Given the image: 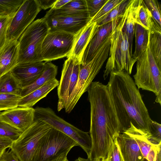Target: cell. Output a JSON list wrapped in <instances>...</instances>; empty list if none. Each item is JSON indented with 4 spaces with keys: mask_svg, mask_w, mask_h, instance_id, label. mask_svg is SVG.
Returning <instances> with one entry per match:
<instances>
[{
    "mask_svg": "<svg viewBox=\"0 0 161 161\" xmlns=\"http://www.w3.org/2000/svg\"><path fill=\"white\" fill-rule=\"evenodd\" d=\"M90 105V161H106L113 141L120 133L119 123L107 85L92 82L88 88Z\"/></svg>",
    "mask_w": 161,
    "mask_h": 161,
    "instance_id": "1",
    "label": "cell"
},
{
    "mask_svg": "<svg viewBox=\"0 0 161 161\" xmlns=\"http://www.w3.org/2000/svg\"><path fill=\"white\" fill-rule=\"evenodd\" d=\"M119 123L121 132L130 123L144 133L150 136L152 119L139 89L130 75L124 71H113L107 84Z\"/></svg>",
    "mask_w": 161,
    "mask_h": 161,
    "instance_id": "2",
    "label": "cell"
},
{
    "mask_svg": "<svg viewBox=\"0 0 161 161\" xmlns=\"http://www.w3.org/2000/svg\"><path fill=\"white\" fill-rule=\"evenodd\" d=\"M122 25L121 19L112 31L109 57L103 75L104 80L113 71H124L130 75L137 60L131 55L127 36L122 30Z\"/></svg>",
    "mask_w": 161,
    "mask_h": 161,
    "instance_id": "3",
    "label": "cell"
},
{
    "mask_svg": "<svg viewBox=\"0 0 161 161\" xmlns=\"http://www.w3.org/2000/svg\"><path fill=\"white\" fill-rule=\"evenodd\" d=\"M49 30L44 17L33 21L27 27L18 40V64L43 62L42 45Z\"/></svg>",
    "mask_w": 161,
    "mask_h": 161,
    "instance_id": "4",
    "label": "cell"
},
{
    "mask_svg": "<svg viewBox=\"0 0 161 161\" xmlns=\"http://www.w3.org/2000/svg\"><path fill=\"white\" fill-rule=\"evenodd\" d=\"M111 36V33L102 42L91 61L85 65L80 64L77 84L66 112L69 113L72 111L82 95L87 91L108 58Z\"/></svg>",
    "mask_w": 161,
    "mask_h": 161,
    "instance_id": "5",
    "label": "cell"
},
{
    "mask_svg": "<svg viewBox=\"0 0 161 161\" xmlns=\"http://www.w3.org/2000/svg\"><path fill=\"white\" fill-rule=\"evenodd\" d=\"M134 82L139 89L153 92L155 102L161 104V68L157 64L148 46L137 59Z\"/></svg>",
    "mask_w": 161,
    "mask_h": 161,
    "instance_id": "6",
    "label": "cell"
},
{
    "mask_svg": "<svg viewBox=\"0 0 161 161\" xmlns=\"http://www.w3.org/2000/svg\"><path fill=\"white\" fill-rule=\"evenodd\" d=\"M34 109V120L42 121L66 135L75 141L88 157L91 149V140L88 132L81 130L66 121L49 107H37Z\"/></svg>",
    "mask_w": 161,
    "mask_h": 161,
    "instance_id": "7",
    "label": "cell"
},
{
    "mask_svg": "<svg viewBox=\"0 0 161 161\" xmlns=\"http://www.w3.org/2000/svg\"><path fill=\"white\" fill-rule=\"evenodd\" d=\"M52 127L40 120H34L32 124L13 142L10 148L20 161H32L42 138Z\"/></svg>",
    "mask_w": 161,
    "mask_h": 161,
    "instance_id": "8",
    "label": "cell"
},
{
    "mask_svg": "<svg viewBox=\"0 0 161 161\" xmlns=\"http://www.w3.org/2000/svg\"><path fill=\"white\" fill-rule=\"evenodd\" d=\"M76 146L75 141L52 127L41 139L32 161H51Z\"/></svg>",
    "mask_w": 161,
    "mask_h": 161,
    "instance_id": "9",
    "label": "cell"
},
{
    "mask_svg": "<svg viewBox=\"0 0 161 161\" xmlns=\"http://www.w3.org/2000/svg\"><path fill=\"white\" fill-rule=\"evenodd\" d=\"M63 65L61 75L58 86V110L67 108L75 90L80 70V62L77 58L70 56Z\"/></svg>",
    "mask_w": 161,
    "mask_h": 161,
    "instance_id": "10",
    "label": "cell"
},
{
    "mask_svg": "<svg viewBox=\"0 0 161 161\" xmlns=\"http://www.w3.org/2000/svg\"><path fill=\"white\" fill-rule=\"evenodd\" d=\"M75 36L61 31L49 32L42 43V61L50 62L68 57L74 44Z\"/></svg>",
    "mask_w": 161,
    "mask_h": 161,
    "instance_id": "11",
    "label": "cell"
},
{
    "mask_svg": "<svg viewBox=\"0 0 161 161\" xmlns=\"http://www.w3.org/2000/svg\"><path fill=\"white\" fill-rule=\"evenodd\" d=\"M41 9L36 0H24L10 23L6 42L18 40Z\"/></svg>",
    "mask_w": 161,
    "mask_h": 161,
    "instance_id": "12",
    "label": "cell"
},
{
    "mask_svg": "<svg viewBox=\"0 0 161 161\" xmlns=\"http://www.w3.org/2000/svg\"><path fill=\"white\" fill-rule=\"evenodd\" d=\"M44 18L49 28V32L61 31L76 35L92 19L87 11L80 13L55 15L47 12Z\"/></svg>",
    "mask_w": 161,
    "mask_h": 161,
    "instance_id": "13",
    "label": "cell"
},
{
    "mask_svg": "<svg viewBox=\"0 0 161 161\" xmlns=\"http://www.w3.org/2000/svg\"><path fill=\"white\" fill-rule=\"evenodd\" d=\"M35 109L18 107L0 112V120L23 132L33 123Z\"/></svg>",
    "mask_w": 161,
    "mask_h": 161,
    "instance_id": "14",
    "label": "cell"
},
{
    "mask_svg": "<svg viewBox=\"0 0 161 161\" xmlns=\"http://www.w3.org/2000/svg\"><path fill=\"white\" fill-rule=\"evenodd\" d=\"M121 18L100 26L97 25L84 53L81 64L85 65L92 60L102 42L116 26Z\"/></svg>",
    "mask_w": 161,
    "mask_h": 161,
    "instance_id": "15",
    "label": "cell"
},
{
    "mask_svg": "<svg viewBox=\"0 0 161 161\" xmlns=\"http://www.w3.org/2000/svg\"><path fill=\"white\" fill-rule=\"evenodd\" d=\"M130 125V127L124 132L135 140L144 158L148 161H161V144L159 145L153 144L143 133L135 127L131 123Z\"/></svg>",
    "mask_w": 161,
    "mask_h": 161,
    "instance_id": "16",
    "label": "cell"
},
{
    "mask_svg": "<svg viewBox=\"0 0 161 161\" xmlns=\"http://www.w3.org/2000/svg\"><path fill=\"white\" fill-rule=\"evenodd\" d=\"M45 63L40 62L18 64L11 72L23 87L33 83L41 75Z\"/></svg>",
    "mask_w": 161,
    "mask_h": 161,
    "instance_id": "17",
    "label": "cell"
},
{
    "mask_svg": "<svg viewBox=\"0 0 161 161\" xmlns=\"http://www.w3.org/2000/svg\"><path fill=\"white\" fill-rule=\"evenodd\" d=\"M18 40L6 42L0 51V77L11 71L18 64Z\"/></svg>",
    "mask_w": 161,
    "mask_h": 161,
    "instance_id": "18",
    "label": "cell"
},
{
    "mask_svg": "<svg viewBox=\"0 0 161 161\" xmlns=\"http://www.w3.org/2000/svg\"><path fill=\"white\" fill-rule=\"evenodd\" d=\"M117 139L124 161H142L144 157L133 137L123 132L119 134Z\"/></svg>",
    "mask_w": 161,
    "mask_h": 161,
    "instance_id": "19",
    "label": "cell"
},
{
    "mask_svg": "<svg viewBox=\"0 0 161 161\" xmlns=\"http://www.w3.org/2000/svg\"><path fill=\"white\" fill-rule=\"evenodd\" d=\"M142 0H130L121 19L123 22L122 30L126 35L129 44L130 51L133 57L132 42L135 25L136 9Z\"/></svg>",
    "mask_w": 161,
    "mask_h": 161,
    "instance_id": "20",
    "label": "cell"
},
{
    "mask_svg": "<svg viewBox=\"0 0 161 161\" xmlns=\"http://www.w3.org/2000/svg\"><path fill=\"white\" fill-rule=\"evenodd\" d=\"M97 26L95 22L88 23L75 35L73 47L68 57L73 56L78 59L81 63L85 50Z\"/></svg>",
    "mask_w": 161,
    "mask_h": 161,
    "instance_id": "21",
    "label": "cell"
},
{
    "mask_svg": "<svg viewBox=\"0 0 161 161\" xmlns=\"http://www.w3.org/2000/svg\"><path fill=\"white\" fill-rule=\"evenodd\" d=\"M59 81L56 78L51 80L43 86L20 99L18 107L32 108L37 102L45 97L52 90L58 86Z\"/></svg>",
    "mask_w": 161,
    "mask_h": 161,
    "instance_id": "22",
    "label": "cell"
},
{
    "mask_svg": "<svg viewBox=\"0 0 161 161\" xmlns=\"http://www.w3.org/2000/svg\"><path fill=\"white\" fill-rule=\"evenodd\" d=\"M58 67L50 62H46L41 75L33 83L22 87L20 95L24 97L43 86L47 81L56 78Z\"/></svg>",
    "mask_w": 161,
    "mask_h": 161,
    "instance_id": "23",
    "label": "cell"
},
{
    "mask_svg": "<svg viewBox=\"0 0 161 161\" xmlns=\"http://www.w3.org/2000/svg\"><path fill=\"white\" fill-rule=\"evenodd\" d=\"M148 32L149 47L156 63L161 68V27L154 20Z\"/></svg>",
    "mask_w": 161,
    "mask_h": 161,
    "instance_id": "24",
    "label": "cell"
},
{
    "mask_svg": "<svg viewBox=\"0 0 161 161\" xmlns=\"http://www.w3.org/2000/svg\"><path fill=\"white\" fill-rule=\"evenodd\" d=\"M22 87L10 71L0 77V93L20 95Z\"/></svg>",
    "mask_w": 161,
    "mask_h": 161,
    "instance_id": "25",
    "label": "cell"
},
{
    "mask_svg": "<svg viewBox=\"0 0 161 161\" xmlns=\"http://www.w3.org/2000/svg\"><path fill=\"white\" fill-rule=\"evenodd\" d=\"M134 34L135 37V48L133 57L137 58L146 50L148 47V31L141 25L136 24Z\"/></svg>",
    "mask_w": 161,
    "mask_h": 161,
    "instance_id": "26",
    "label": "cell"
},
{
    "mask_svg": "<svg viewBox=\"0 0 161 161\" xmlns=\"http://www.w3.org/2000/svg\"><path fill=\"white\" fill-rule=\"evenodd\" d=\"M87 11L86 0H71L59 9L48 11L55 15H63L80 13Z\"/></svg>",
    "mask_w": 161,
    "mask_h": 161,
    "instance_id": "27",
    "label": "cell"
},
{
    "mask_svg": "<svg viewBox=\"0 0 161 161\" xmlns=\"http://www.w3.org/2000/svg\"><path fill=\"white\" fill-rule=\"evenodd\" d=\"M135 22L148 31L153 24V19L150 11L142 2L138 6L136 13Z\"/></svg>",
    "mask_w": 161,
    "mask_h": 161,
    "instance_id": "28",
    "label": "cell"
},
{
    "mask_svg": "<svg viewBox=\"0 0 161 161\" xmlns=\"http://www.w3.org/2000/svg\"><path fill=\"white\" fill-rule=\"evenodd\" d=\"M21 97L19 95L0 93V112L18 107Z\"/></svg>",
    "mask_w": 161,
    "mask_h": 161,
    "instance_id": "29",
    "label": "cell"
},
{
    "mask_svg": "<svg viewBox=\"0 0 161 161\" xmlns=\"http://www.w3.org/2000/svg\"><path fill=\"white\" fill-rule=\"evenodd\" d=\"M24 0H0V17L14 14Z\"/></svg>",
    "mask_w": 161,
    "mask_h": 161,
    "instance_id": "30",
    "label": "cell"
},
{
    "mask_svg": "<svg viewBox=\"0 0 161 161\" xmlns=\"http://www.w3.org/2000/svg\"><path fill=\"white\" fill-rule=\"evenodd\" d=\"M124 0H108L100 10L91 20L89 23L94 22L98 25L105 19L111 10Z\"/></svg>",
    "mask_w": 161,
    "mask_h": 161,
    "instance_id": "31",
    "label": "cell"
},
{
    "mask_svg": "<svg viewBox=\"0 0 161 161\" xmlns=\"http://www.w3.org/2000/svg\"><path fill=\"white\" fill-rule=\"evenodd\" d=\"M130 1V0H124L121 3L114 7L107 16L97 25L100 26L122 18Z\"/></svg>",
    "mask_w": 161,
    "mask_h": 161,
    "instance_id": "32",
    "label": "cell"
},
{
    "mask_svg": "<svg viewBox=\"0 0 161 161\" xmlns=\"http://www.w3.org/2000/svg\"><path fill=\"white\" fill-rule=\"evenodd\" d=\"M142 2L150 11L154 20L161 27V6L157 0H142Z\"/></svg>",
    "mask_w": 161,
    "mask_h": 161,
    "instance_id": "33",
    "label": "cell"
},
{
    "mask_svg": "<svg viewBox=\"0 0 161 161\" xmlns=\"http://www.w3.org/2000/svg\"><path fill=\"white\" fill-rule=\"evenodd\" d=\"M22 132L0 120V135L6 137L13 142L16 140Z\"/></svg>",
    "mask_w": 161,
    "mask_h": 161,
    "instance_id": "34",
    "label": "cell"
},
{
    "mask_svg": "<svg viewBox=\"0 0 161 161\" xmlns=\"http://www.w3.org/2000/svg\"><path fill=\"white\" fill-rule=\"evenodd\" d=\"M14 14L0 17V51L6 43L8 29Z\"/></svg>",
    "mask_w": 161,
    "mask_h": 161,
    "instance_id": "35",
    "label": "cell"
},
{
    "mask_svg": "<svg viewBox=\"0 0 161 161\" xmlns=\"http://www.w3.org/2000/svg\"><path fill=\"white\" fill-rule=\"evenodd\" d=\"M150 136L147 138L153 144H161V125L152 120L150 125Z\"/></svg>",
    "mask_w": 161,
    "mask_h": 161,
    "instance_id": "36",
    "label": "cell"
},
{
    "mask_svg": "<svg viewBox=\"0 0 161 161\" xmlns=\"http://www.w3.org/2000/svg\"><path fill=\"white\" fill-rule=\"evenodd\" d=\"M108 0H86L89 17L92 19Z\"/></svg>",
    "mask_w": 161,
    "mask_h": 161,
    "instance_id": "37",
    "label": "cell"
},
{
    "mask_svg": "<svg viewBox=\"0 0 161 161\" xmlns=\"http://www.w3.org/2000/svg\"><path fill=\"white\" fill-rule=\"evenodd\" d=\"M117 137L112 142L106 161H124L118 143Z\"/></svg>",
    "mask_w": 161,
    "mask_h": 161,
    "instance_id": "38",
    "label": "cell"
},
{
    "mask_svg": "<svg viewBox=\"0 0 161 161\" xmlns=\"http://www.w3.org/2000/svg\"><path fill=\"white\" fill-rule=\"evenodd\" d=\"M0 161H20L14 152L11 150L4 151L2 154Z\"/></svg>",
    "mask_w": 161,
    "mask_h": 161,
    "instance_id": "39",
    "label": "cell"
},
{
    "mask_svg": "<svg viewBox=\"0 0 161 161\" xmlns=\"http://www.w3.org/2000/svg\"><path fill=\"white\" fill-rule=\"evenodd\" d=\"M13 142L9 138L0 135V151L6 150L8 148H10Z\"/></svg>",
    "mask_w": 161,
    "mask_h": 161,
    "instance_id": "40",
    "label": "cell"
},
{
    "mask_svg": "<svg viewBox=\"0 0 161 161\" xmlns=\"http://www.w3.org/2000/svg\"><path fill=\"white\" fill-rule=\"evenodd\" d=\"M57 0H36L41 9L46 10L51 8Z\"/></svg>",
    "mask_w": 161,
    "mask_h": 161,
    "instance_id": "41",
    "label": "cell"
},
{
    "mask_svg": "<svg viewBox=\"0 0 161 161\" xmlns=\"http://www.w3.org/2000/svg\"><path fill=\"white\" fill-rule=\"evenodd\" d=\"M71 0H57L51 8L53 9H57L60 8L63 6L70 2Z\"/></svg>",
    "mask_w": 161,
    "mask_h": 161,
    "instance_id": "42",
    "label": "cell"
},
{
    "mask_svg": "<svg viewBox=\"0 0 161 161\" xmlns=\"http://www.w3.org/2000/svg\"><path fill=\"white\" fill-rule=\"evenodd\" d=\"M69 152L67 151L63 153L51 161H69L67 159V155Z\"/></svg>",
    "mask_w": 161,
    "mask_h": 161,
    "instance_id": "43",
    "label": "cell"
},
{
    "mask_svg": "<svg viewBox=\"0 0 161 161\" xmlns=\"http://www.w3.org/2000/svg\"><path fill=\"white\" fill-rule=\"evenodd\" d=\"M75 161H90V160L88 158L87 159H85L79 157L75 159Z\"/></svg>",
    "mask_w": 161,
    "mask_h": 161,
    "instance_id": "44",
    "label": "cell"
},
{
    "mask_svg": "<svg viewBox=\"0 0 161 161\" xmlns=\"http://www.w3.org/2000/svg\"><path fill=\"white\" fill-rule=\"evenodd\" d=\"M5 151H0V158L2 155V154H3V152L5 151Z\"/></svg>",
    "mask_w": 161,
    "mask_h": 161,
    "instance_id": "45",
    "label": "cell"
},
{
    "mask_svg": "<svg viewBox=\"0 0 161 161\" xmlns=\"http://www.w3.org/2000/svg\"><path fill=\"white\" fill-rule=\"evenodd\" d=\"M142 161H148L146 158H144L142 160Z\"/></svg>",
    "mask_w": 161,
    "mask_h": 161,
    "instance_id": "46",
    "label": "cell"
}]
</instances>
